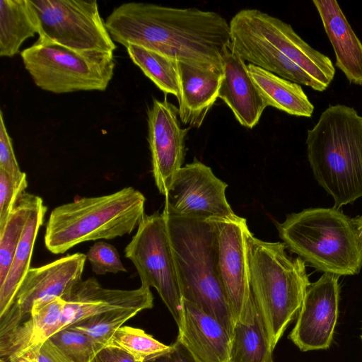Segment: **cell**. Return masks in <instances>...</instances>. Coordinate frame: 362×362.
<instances>
[{"mask_svg":"<svg viewBox=\"0 0 362 362\" xmlns=\"http://www.w3.org/2000/svg\"><path fill=\"white\" fill-rule=\"evenodd\" d=\"M105 26L114 42L140 46L182 62L222 71L221 54L230 43L229 23L219 13L128 2L115 8Z\"/></svg>","mask_w":362,"mask_h":362,"instance_id":"obj_1","label":"cell"},{"mask_svg":"<svg viewBox=\"0 0 362 362\" xmlns=\"http://www.w3.org/2000/svg\"><path fill=\"white\" fill-rule=\"evenodd\" d=\"M182 299L217 320L232 334L235 324L218 269L214 221L163 211Z\"/></svg>","mask_w":362,"mask_h":362,"instance_id":"obj_2","label":"cell"},{"mask_svg":"<svg viewBox=\"0 0 362 362\" xmlns=\"http://www.w3.org/2000/svg\"><path fill=\"white\" fill-rule=\"evenodd\" d=\"M305 144L315 178L334 208L362 197V116L354 108L329 106L308 130Z\"/></svg>","mask_w":362,"mask_h":362,"instance_id":"obj_3","label":"cell"},{"mask_svg":"<svg viewBox=\"0 0 362 362\" xmlns=\"http://www.w3.org/2000/svg\"><path fill=\"white\" fill-rule=\"evenodd\" d=\"M284 243L247 235L250 291L262 316L274 351L301 308L310 284L305 262L293 258Z\"/></svg>","mask_w":362,"mask_h":362,"instance_id":"obj_4","label":"cell"},{"mask_svg":"<svg viewBox=\"0 0 362 362\" xmlns=\"http://www.w3.org/2000/svg\"><path fill=\"white\" fill-rule=\"evenodd\" d=\"M145 202L140 191L127 187L57 206L47 222L45 247L53 254H63L83 242L130 234L145 214Z\"/></svg>","mask_w":362,"mask_h":362,"instance_id":"obj_5","label":"cell"},{"mask_svg":"<svg viewBox=\"0 0 362 362\" xmlns=\"http://www.w3.org/2000/svg\"><path fill=\"white\" fill-rule=\"evenodd\" d=\"M286 247L324 273L354 275L362 267V251L351 220L335 208H309L288 214L277 224Z\"/></svg>","mask_w":362,"mask_h":362,"instance_id":"obj_6","label":"cell"},{"mask_svg":"<svg viewBox=\"0 0 362 362\" xmlns=\"http://www.w3.org/2000/svg\"><path fill=\"white\" fill-rule=\"evenodd\" d=\"M21 56L35 84L57 94L105 90L115 66L113 53L75 50L39 37Z\"/></svg>","mask_w":362,"mask_h":362,"instance_id":"obj_7","label":"cell"},{"mask_svg":"<svg viewBox=\"0 0 362 362\" xmlns=\"http://www.w3.org/2000/svg\"><path fill=\"white\" fill-rule=\"evenodd\" d=\"M39 38L78 51L116 49L95 0H28Z\"/></svg>","mask_w":362,"mask_h":362,"instance_id":"obj_8","label":"cell"},{"mask_svg":"<svg viewBox=\"0 0 362 362\" xmlns=\"http://www.w3.org/2000/svg\"><path fill=\"white\" fill-rule=\"evenodd\" d=\"M124 254L136 267L141 285L156 288L179 327L182 299L163 214H144Z\"/></svg>","mask_w":362,"mask_h":362,"instance_id":"obj_9","label":"cell"},{"mask_svg":"<svg viewBox=\"0 0 362 362\" xmlns=\"http://www.w3.org/2000/svg\"><path fill=\"white\" fill-rule=\"evenodd\" d=\"M86 259V255L77 252L30 268L8 309L0 316V336L26 320L36 301L54 297L66 300L82 280Z\"/></svg>","mask_w":362,"mask_h":362,"instance_id":"obj_10","label":"cell"},{"mask_svg":"<svg viewBox=\"0 0 362 362\" xmlns=\"http://www.w3.org/2000/svg\"><path fill=\"white\" fill-rule=\"evenodd\" d=\"M228 185L212 170L194 159L174 175L165 195L164 211L205 219H233L238 216L226 197Z\"/></svg>","mask_w":362,"mask_h":362,"instance_id":"obj_11","label":"cell"},{"mask_svg":"<svg viewBox=\"0 0 362 362\" xmlns=\"http://www.w3.org/2000/svg\"><path fill=\"white\" fill-rule=\"evenodd\" d=\"M232 18L304 70L317 83L321 92L329 86L335 74L331 59L305 42L289 24L255 8L242 9Z\"/></svg>","mask_w":362,"mask_h":362,"instance_id":"obj_12","label":"cell"},{"mask_svg":"<svg viewBox=\"0 0 362 362\" xmlns=\"http://www.w3.org/2000/svg\"><path fill=\"white\" fill-rule=\"evenodd\" d=\"M339 276L324 273L308 286L288 339L302 351L327 349L339 315Z\"/></svg>","mask_w":362,"mask_h":362,"instance_id":"obj_13","label":"cell"},{"mask_svg":"<svg viewBox=\"0 0 362 362\" xmlns=\"http://www.w3.org/2000/svg\"><path fill=\"white\" fill-rule=\"evenodd\" d=\"M147 116L152 173L157 189L165 196L175 174L182 167L189 128L180 127L178 108L166 98L153 99Z\"/></svg>","mask_w":362,"mask_h":362,"instance_id":"obj_14","label":"cell"},{"mask_svg":"<svg viewBox=\"0 0 362 362\" xmlns=\"http://www.w3.org/2000/svg\"><path fill=\"white\" fill-rule=\"evenodd\" d=\"M218 238V269L234 322L241 316L250 298L246 219L216 218Z\"/></svg>","mask_w":362,"mask_h":362,"instance_id":"obj_15","label":"cell"},{"mask_svg":"<svg viewBox=\"0 0 362 362\" xmlns=\"http://www.w3.org/2000/svg\"><path fill=\"white\" fill-rule=\"evenodd\" d=\"M65 301L60 330L109 310L135 308L142 311L153 306V296L148 287L141 285L133 290L105 288L93 277L81 280Z\"/></svg>","mask_w":362,"mask_h":362,"instance_id":"obj_16","label":"cell"},{"mask_svg":"<svg viewBox=\"0 0 362 362\" xmlns=\"http://www.w3.org/2000/svg\"><path fill=\"white\" fill-rule=\"evenodd\" d=\"M196 362H230L231 332L193 303L182 300L176 339Z\"/></svg>","mask_w":362,"mask_h":362,"instance_id":"obj_17","label":"cell"},{"mask_svg":"<svg viewBox=\"0 0 362 362\" xmlns=\"http://www.w3.org/2000/svg\"><path fill=\"white\" fill-rule=\"evenodd\" d=\"M223 78L218 98L228 106L243 127L256 126L267 107L252 79L247 65L228 45L221 54Z\"/></svg>","mask_w":362,"mask_h":362,"instance_id":"obj_18","label":"cell"},{"mask_svg":"<svg viewBox=\"0 0 362 362\" xmlns=\"http://www.w3.org/2000/svg\"><path fill=\"white\" fill-rule=\"evenodd\" d=\"M180 91L177 98L181 122L199 128L218 98L223 71L177 62Z\"/></svg>","mask_w":362,"mask_h":362,"instance_id":"obj_19","label":"cell"},{"mask_svg":"<svg viewBox=\"0 0 362 362\" xmlns=\"http://www.w3.org/2000/svg\"><path fill=\"white\" fill-rule=\"evenodd\" d=\"M229 25L232 47L245 62L320 91L317 83L304 70L269 42L233 18Z\"/></svg>","mask_w":362,"mask_h":362,"instance_id":"obj_20","label":"cell"},{"mask_svg":"<svg viewBox=\"0 0 362 362\" xmlns=\"http://www.w3.org/2000/svg\"><path fill=\"white\" fill-rule=\"evenodd\" d=\"M66 301L59 297L36 301L29 317L0 336V356L8 360L41 345L60 330Z\"/></svg>","mask_w":362,"mask_h":362,"instance_id":"obj_21","label":"cell"},{"mask_svg":"<svg viewBox=\"0 0 362 362\" xmlns=\"http://www.w3.org/2000/svg\"><path fill=\"white\" fill-rule=\"evenodd\" d=\"M336 56V65L348 81L362 86V43L336 0H314Z\"/></svg>","mask_w":362,"mask_h":362,"instance_id":"obj_22","label":"cell"},{"mask_svg":"<svg viewBox=\"0 0 362 362\" xmlns=\"http://www.w3.org/2000/svg\"><path fill=\"white\" fill-rule=\"evenodd\" d=\"M268 333L252 293L231 334L230 362H274Z\"/></svg>","mask_w":362,"mask_h":362,"instance_id":"obj_23","label":"cell"},{"mask_svg":"<svg viewBox=\"0 0 362 362\" xmlns=\"http://www.w3.org/2000/svg\"><path fill=\"white\" fill-rule=\"evenodd\" d=\"M247 68L267 106L275 107L291 115L305 117L312 116L314 106L300 84L251 64H247Z\"/></svg>","mask_w":362,"mask_h":362,"instance_id":"obj_24","label":"cell"},{"mask_svg":"<svg viewBox=\"0 0 362 362\" xmlns=\"http://www.w3.org/2000/svg\"><path fill=\"white\" fill-rule=\"evenodd\" d=\"M46 211L47 206L40 197L29 215L8 274L0 285V316L8 309L30 268L35 240Z\"/></svg>","mask_w":362,"mask_h":362,"instance_id":"obj_25","label":"cell"},{"mask_svg":"<svg viewBox=\"0 0 362 362\" xmlns=\"http://www.w3.org/2000/svg\"><path fill=\"white\" fill-rule=\"evenodd\" d=\"M38 34L35 16L28 0L0 1V56L11 57L22 44Z\"/></svg>","mask_w":362,"mask_h":362,"instance_id":"obj_26","label":"cell"},{"mask_svg":"<svg viewBox=\"0 0 362 362\" xmlns=\"http://www.w3.org/2000/svg\"><path fill=\"white\" fill-rule=\"evenodd\" d=\"M129 58L164 93L177 98L180 91L177 62L155 51L130 45Z\"/></svg>","mask_w":362,"mask_h":362,"instance_id":"obj_27","label":"cell"},{"mask_svg":"<svg viewBox=\"0 0 362 362\" xmlns=\"http://www.w3.org/2000/svg\"><path fill=\"white\" fill-rule=\"evenodd\" d=\"M40 197L24 192L0 229V285L4 281L29 215Z\"/></svg>","mask_w":362,"mask_h":362,"instance_id":"obj_28","label":"cell"},{"mask_svg":"<svg viewBox=\"0 0 362 362\" xmlns=\"http://www.w3.org/2000/svg\"><path fill=\"white\" fill-rule=\"evenodd\" d=\"M141 310L135 308L115 309L83 319L69 328L84 333L103 346L110 344L116 331Z\"/></svg>","mask_w":362,"mask_h":362,"instance_id":"obj_29","label":"cell"},{"mask_svg":"<svg viewBox=\"0 0 362 362\" xmlns=\"http://www.w3.org/2000/svg\"><path fill=\"white\" fill-rule=\"evenodd\" d=\"M110 344L121 347L141 362L157 358L172 349V345L164 344L143 329L129 326L118 329Z\"/></svg>","mask_w":362,"mask_h":362,"instance_id":"obj_30","label":"cell"},{"mask_svg":"<svg viewBox=\"0 0 362 362\" xmlns=\"http://www.w3.org/2000/svg\"><path fill=\"white\" fill-rule=\"evenodd\" d=\"M69 362H91L103 347L87 334L64 328L48 339Z\"/></svg>","mask_w":362,"mask_h":362,"instance_id":"obj_31","label":"cell"},{"mask_svg":"<svg viewBox=\"0 0 362 362\" xmlns=\"http://www.w3.org/2000/svg\"><path fill=\"white\" fill-rule=\"evenodd\" d=\"M86 256L93 271L96 274L104 275L106 273L116 274L127 271L117 249L106 242L95 243L89 249Z\"/></svg>","mask_w":362,"mask_h":362,"instance_id":"obj_32","label":"cell"},{"mask_svg":"<svg viewBox=\"0 0 362 362\" xmlns=\"http://www.w3.org/2000/svg\"><path fill=\"white\" fill-rule=\"evenodd\" d=\"M28 187L27 178L13 180L5 171L0 170V229L5 225L19 197Z\"/></svg>","mask_w":362,"mask_h":362,"instance_id":"obj_33","label":"cell"},{"mask_svg":"<svg viewBox=\"0 0 362 362\" xmlns=\"http://www.w3.org/2000/svg\"><path fill=\"white\" fill-rule=\"evenodd\" d=\"M0 170L5 171L16 182L26 177V174L21 170L16 158L2 111L0 112Z\"/></svg>","mask_w":362,"mask_h":362,"instance_id":"obj_34","label":"cell"},{"mask_svg":"<svg viewBox=\"0 0 362 362\" xmlns=\"http://www.w3.org/2000/svg\"><path fill=\"white\" fill-rule=\"evenodd\" d=\"M20 356H25L34 362H69L49 339Z\"/></svg>","mask_w":362,"mask_h":362,"instance_id":"obj_35","label":"cell"},{"mask_svg":"<svg viewBox=\"0 0 362 362\" xmlns=\"http://www.w3.org/2000/svg\"><path fill=\"white\" fill-rule=\"evenodd\" d=\"M91 362H141L131 354L114 344L102 347Z\"/></svg>","mask_w":362,"mask_h":362,"instance_id":"obj_36","label":"cell"},{"mask_svg":"<svg viewBox=\"0 0 362 362\" xmlns=\"http://www.w3.org/2000/svg\"><path fill=\"white\" fill-rule=\"evenodd\" d=\"M171 345L172 349L169 352L146 362H196L179 341L176 340Z\"/></svg>","mask_w":362,"mask_h":362,"instance_id":"obj_37","label":"cell"},{"mask_svg":"<svg viewBox=\"0 0 362 362\" xmlns=\"http://www.w3.org/2000/svg\"><path fill=\"white\" fill-rule=\"evenodd\" d=\"M357 244L362 251V215L350 218Z\"/></svg>","mask_w":362,"mask_h":362,"instance_id":"obj_38","label":"cell"},{"mask_svg":"<svg viewBox=\"0 0 362 362\" xmlns=\"http://www.w3.org/2000/svg\"><path fill=\"white\" fill-rule=\"evenodd\" d=\"M6 361L8 362H34L33 360L30 359L29 358H28L25 356H18L12 357Z\"/></svg>","mask_w":362,"mask_h":362,"instance_id":"obj_39","label":"cell"},{"mask_svg":"<svg viewBox=\"0 0 362 362\" xmlns=\"http://www.w3.org/2000/svg\"><path fill=\"white\" fill-rule=\"evenodd\" d=\"M0 362H8L6 360L4 359V358H0Z\"/></svg>","mask_w":362,"mask_h":362,"instance_id":"obj_40","label":"cell"},{"mask_svg":"<svg viewBox=\"0 0 362 362\" xmlns=\"http://www.w3.org/2000/svg\"><path fill=\"white\" fill-rule=\"evenodd\" d=\"M361 339H362V335H361Z\"/></svg>","mask_w":362,"mask_h":362,"instance_id":"obj_41","label":"cell"}]
</instances>
